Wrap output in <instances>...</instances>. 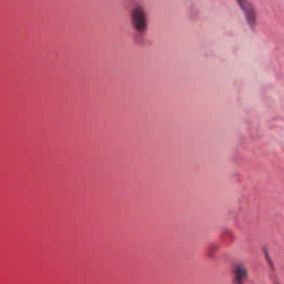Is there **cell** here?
Wrapping results in <instances>:
<instances>
[{"label":"cell","instance_id":"cell-1","mask_svg":"<svg viewBox=\"0 0 284 284\" xmlns=\"http://www.w3.org/2000/svg\"><path fill=\"white\" fill-rule=\"evenodd\" d=\"M131 22H132L134 28L138 32H144L146 30V26H148V19H146V14L144 7L136 6L132 8L130 12Z\"/></svg>","mask_w":284,"mask_h":284},{"label":"cell","instance_id":"cell-2","mask_svg":"<svg viewBox=\"0 0 284 284\" xmlns=\"http://www.w3.org/2000/svg\"><path fill=\"white\" fill-rule=\"evenodd\" d=\"M238 4H239L243 14H244L248 26L254 29L256 26V12L253 4L246 2V0H238Z\"/></svg>","mask_w":284,"mask_h":284}]
</instances>
